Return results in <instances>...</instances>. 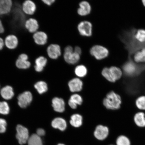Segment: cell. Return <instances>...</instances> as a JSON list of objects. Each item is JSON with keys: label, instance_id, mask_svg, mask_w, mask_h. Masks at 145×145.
I'll return each instance as SVG.
<instances>
[{"label": "cell", "instance_id": "1", "mask_svg": "<svg viewBox=\"0 0 145 145\" xmlns=\"http://www.w3.org/2000/svg\"><path fill=\"white\" fill-rule=\"evenodd\" d=\"M122 100L120 96L113 91L109 92L103 101V104L105 107L110 110L119 109Z\"/></svg>", "mask_w": 145, "mask_h": 145}, {"label": "cell", "instance_id": "2", "mask_svg": "<svg viewBox=\"0 0 145 145\" xmlns=\"http://www.w3.org/2000/svg\"><path fill=\"white\" fill-rule=\"evenodd\" d=\"M101 74L107 80L110 82L115 83L121 79L123 72L120 68L116 66H112L103 69Z\"/></svg>", "mask_w": 145, "mask_h": 145}, {"label": "cell", "instance_id": "3", "mask_svg": "<svg viewBox=\"0 0 145 145\" xmlns=\"http://www.w3.org/2000/svg\"><path fill=\"white\" fill-rule=\"evenodd\" d=\"M90 53L96 59L100 60L108 57L109 51L105 47L97 45H94L91 48Z\"/></svg>", "mask_w": 145, "mask_h": 145}, {"label": "cell", "instance_id": "4", "mask_svg": "<svg viewBox=\"0 0 145 145\" xmlns=\"http://www.w3.org/2000/svg\"><path fill=\"white\" fill-rule=\"evenodd\" d=\"M16 130L17 131L16 138L20 144L22 145L26 144L29 137L28 129L21 125H18Z\"/></svg>", "mask_w": 145, "mask_h": 145}, {"label": "cell", "instance_id": "5", "mask_svg": "<svg viewBox=\"0 0 145 145\" xmlns=\"http://www.w3.org/2000/svg\"><path fill=\"white\" fill-rule=\"evenodd\" d=\"M78 30L81 35L90 37L92 35V24L88 21L81 22L78 25Z\"/></svg>", "mask_w": 145, "mask_h": 145}, {"label": "cell", "instance_id": "6", "mask_svg": "<svg viewBox=\"0 0 145 145\" xmlns=\"http://www.w3.org/2000/svg\"><path fill=\"white\" fill-rule=\"evenodd\" d=\"M22 9L24 13L30 17L35 13L37 7L33 0H24L22 5Z\"/></svg>", "mask_w": 145, "mask_h": 145}, {"label": "cell", "instance_id": "7", "mask_svg": "<svg viewBox=\"0 0 145 145\" xmlns=\"http://www.w3.org/2000/svg\"><path fill=\"white\" fill-rule=\"evenodd\" d=\"M18 104L21 108H26L31 102L32 94L29 91H26L20 94L18 97Z\"/></svg>", "mask_w": 145, "mask_h": 145}, {"label": "cell", "instance_id": "8", "mask_svg": "<svg viewBox=\"0 0 145 145\" xmlns=\"http://www.w3.org/2000/svg\"><path fill=\"white\" fill-rule=\"evenodd\" d=\"M33 38L35 44L40 46H43L48 42V35L46 33L42 31H38L34 33L33 35Z\"/></svg>", "mask_w": 145, "mask_h": 145}, {"label": "cell", "instance_id": "9", "mask_svg": "<svg viewBox=\"0 0 145 145\" xmlns=\"http://www.w3.org/2000/svg\"><path fill=\"white\" fill-rule=\"evenodd\" d=\"M46 52L50 58L53 59H57L61 55V48L59 45L51 44L47 48Z\"/></svg>", "mask_w": 145, "mask_h": 145}, {"label": "cell", "instance_id": "10", "mask_svg": "<svg viewBox=\"0 0 145 145\" xmlns=\"http://www.w3.org/2000/svg\"><path fill=\"white\" fill-rule=\"evenodd\" d=\"M25 29L30 33L33 34L39 30V25L37 20L30 18L26 20L24 25Z\"/></svg>", "mask_w": 145, "mask_h": 145}, {"label": "cell", "instance_id": "11", "mask_svg": "<svg viewBox=\"0 0 145 145\" xmlns=\"http://www.w3.org/2000/svg\"><path fill=\"white\" fill-rule=\"evenodd\" d=\"M108 128L107 127L102 125H99L96 127L94 135L98 140H104L108 137L109 134Z\"/></svg>", "mask_w": 145, "mask_h": 145}, {"label": "cell", "instance_id": "12", "mask_svg": "<svg viewBox=\"0 0 145 145\" xmlns=\"http://www.w3.org/2000/svg\"><path fill=\"white\" fill-rule=\"evenodd\" d=\"M5 46L10 50H14L17 48L19 44L18 38L15 35L10 34L4 39Z\"/></svg>", "mask_w": 145, "mask_h": 145}, {"label": "cell", "instance_id": "13", "mask_svg": "<svg viewBox=\"0 0 145 145\" xmlns=\"http://www.w3.org/2000/svg\"><path fill=\"white\" fill-rule=\"evenodd\" d=\"M12 5V0H0V17L10 13Z\"/></svg>", "mask_w": 145, "mask_h": 145}, {"label": "cell", "instance_id": "14", "mask_svg": "<svg viewBox=\"0 0 145 145\" xmlns=\"http://www.w3.org/2000/svg\"><path fill=\"white\" fill-rule=\"evenodd\" d=\"M63 58L67 63L70 64H75L79 61L80 55L75 53L74 51L70 52H64Z\"/></svg>", "mask_w": 145, "mask_h": 145}, {"label": "cell", "instance_id": "15", "mask_svg": "<svg viewBox=\"0 0 145 145\" xmlns=\"http://www.w3.org/2000/svg\"><path fill=\"white\" fill-rule=\"evenodd\" d=\"M48 59L44 56H40L37 57L35 61L34 67V70L37 72H42L48 63Z\"/></svg>", "mask_w": 145, "mask_h": 145}, {"label": "cell", "instance_id": "16", "mask_svg": "<svg viewBox=\"0 0 145 145\" xmlns=\"http://www.w3.org/2000/svg\"><path fill=\"white\" fill-rule=\"evenodd\" d=\"M79 7L78 9V14L82 16H86L91 12V8L89 3L86 1H83L80 3Z\"/></svg>", "mask_w": 145, "mask_h": 145}, {"label": "cell", "instance_id": "17", "mask_svg": "<svg viewBox=\"0 0 145 145\" xmlns=\"http://www.w3.org/2000/svg\"><path fill=\"white\" fill-rule=\"evenodd\" d=\"M68 86L71 92H79L82 89L83 82L80 79L75 78L69 82Z\"/></svg>", "mask_w": 145, "mask_h": 145}, {"label": "cell", "instance_id": "18", "mask_svg": "<svg viewBox=\"0 0 145 145\" xmlns=\"http://www.w3.org/2000/svg\"><path fill=\"white\" fill-rule=\"evenodd\" d=\"M52 106L55 111L62 113L65 110V103L63 100L58 97H54L52 100Z\"/></svg>", "mask_w": 145, "mask_h": 145}, {"label": "cell", "instance_id": "19", "mask_svg": "<svg viewBox=\"0 0 145 145\" xmlns=\"http://www.w3.org/2000/svg\"><path fill=\"white\" fill-rule=\"evenodd\" d=\"M52 125L53 128L58 129L61 131H64L67 127V123L64 119L61 118H57L52 121Z\"/></svg>", "mask_w": 145, "mask_h": 145}, {"label": "cell", "instance_id": "20", "mask_svg": "<svg viewBox=\"0 0 145 145\" xmlns=\"http://www.w3.org/2000/svg\"><path fill=\"white\" fill-rule=\"evenodd\" d=\"M83 100L81 96L78 94L72 95L68 101V104L72 109L77 108V105H80L82 103Z\"/></svg>", "mask_w": 145, "mask_h": 145}, {"label": "cell", "instance_id": "21", "mask_svg": "<svg viewBox=\"0 0 145 145\" xmlns=\"http://www.w3.org/2000/svg\"><path fill=\"white\" fill-rule=\"evenodd\" d=\"M134 120L138 127L140 128L145 127V115L144 112H139L135 114Z\"/></svg>", "mask_w": 145, "mask_h": 145}, {"label": "cell", "instance_id": "22", "mask_svg": "<svg viewBox=\"0 0 145 145\" xmlns=\"http://www.w3.org/2000/svg\"><path fill=\"white\" fill-rule=\"evenodd\" d=\"M137 69L135 65L131 63H126L123 67L125 74L128 76H132L135 75L137 73Z\"/></svg>", "mask_w": 145, "mask_h": 145}, {"label": "cell", "instance_id": "23", "mask_svg": "<svg viewBox=\"0 0 145 145\" xmlns=\"http://www.w3.org/2000/svg\"><path fill=\"white\" fill-rule=\"evenodd\" d=\"M1 93L2 97L7 100L11 99L14 95L12 88L9 86H5L2 89Z\"/></svg>", "mask_w": 145, "mask_h": 145}, {"label": "cell", "instance_id": "24", "mask_svg": "<svg viewBox=\"0 0 145 145\" xmlns=\"http://www.w3.org/2000/svg\"><path fill=\"white\" fill-rule=\"evenodd\" d=\"M133 58L134 61L136 63H145V48L136 52Z\"/></svg>", "mask_w": 145, "mask_h": 145}, {"label": "cell", "instance_id": "25", "mask_svg": "<svg viewBox=\"0 0 145 145\" xmlns=\"http://www.w3.org/2000/svg\"><path fill=\"white\" fill-rule=\"evenodd\" d=\"M31 63L30 61L18 59L16 61V66L20 70L28 69L31 66Z\"/></svg>", "mask_w": 145, "mask_h": 145}, {"label": "cell", "instance_id": "26", "mask_svg": "<svg viewBox=\"0 0 145 145\" xmlns=\"http://www.w3.org/2000/svg\"><path fill=\"white\" fill-rule=\"evenodd\" d=\"M70 123L72 126L75 127H79L82 124V117L78 114H74L71 118Z\"/></svg>", "mask_w": 145, "mask_h": 145}, {"label": "cell", "instance_id": "27", "mask_svg": "<svg viewBox=\"0 0 145 145\" xmlns=\"http://www.w3.org/2000/svg\"><path fill=\"white\" fill-rule=\"evenodd\" d=\"M27 142L28 145H43L40 137L36 134H33L31 136Z\"/></svg>", "mask_w": 145, "mask_h": 145}, {"label": "cell", "instance_id": "28", "mask_svg": "<svg viewBox=\"0 0 145 145\" xmlns=\"http://www.w3.org/2000/svg\"><path fill=\"white\" fill-rule=\"evenodd\" d=\"M35 88L39 94H41L46 92L48 89L46 83L44 81H40L36 83Z\"/></svg>", "mask_w": 145, "mask_h": 145}, {"label": "cell", "instance_id": "29", "mask_svg": "<svg viewBox=\"0 0 145 145\" xmlns=\"http://www.w3.org/2000/svg\"><path fill=\"white\" fill-rule=\"evenodd\" d=\"M88 70L84 65H80L76 67L75 72L76 75L79 77H83L86 75Z\"/></svg>", "mask_w": 145, "mask_h": 145}, {"label": "cell", "instance_id": "30", "mask_svg": "<svg viewBox=\"0 0 145 145\" xmlns=\"http://www.w3.org/2000/svg\"><path fill=\"white\" fill-rule=\"evenodd\" d=\"M135 39L140 43L145 42V30L140 29L137 30L134 35Z\"/></svg>", "mask_w": 145, "mask_h": 145}, {"label": "cell", "instance_id": "31", "mask_svg": "<svg viewBox=\"0 0 145 145\" xmlns=\"http://www.w3.org/2000/svg\"><path fill=\"white\" fill-rule=\"evenodd\" d=\"M116 145H131V142L129 138L125 136H119L116 140Z\"/></svg>", "mask_w": 145, "mask_h": 145}, {"label": "cell", "instance_id": "32", "mask_svg": "<svg viewBox=\"0 0 145 145\" xmlns=\"http://www.w3.org/2000/svg\"><path fill=\"white\" fill-rule=\"evenodd\" d=\"M136 106L142 111L145 110V96H142L138 98L135 101Z\"/></svg>", "mask_w": 145, "mask_h": 145}, {"label": "cell", "instance_id": "33", "mask_svg": "<svg viewBox=\"0 0 145 145\" xmlns=\"http://www.w3.org/2000/svg\"><path fill=\"white\" fill-rule=\"evenodd\" d=\"M10 111V108L7 103L5 101L0 102V114L3 115L8 114Z\"/></svg>", "mask_w": 145, "mask_h": 145}, {"label": "cell", "instance_id": "34", "mask_svg": "<svg viewBox=\"0 0 145 145\" xmlns=\"http://www.w3.org/2000/svg\"><path fill=\"white\" fill-rule=\"evenodd\" d=\"M7 125L5 120L0 119V133H4L6 131Z\"/></svg>", "mask_w": 145, "mask_h": 145}, {"label": "cell", "instance_id": "35", "mask_svg": "<svg viewBox=\"0 0 145 145\" xmlns=\"http://www.w3.org/2000/svg\"><path fill=\"white\" fill-rule=\"evenodd\" d=\"M43 4L50 6L55 1V0H41Z\"/></svg>", "mask_w": 145, "mask_h": 145}, {"label": "cell", "instance_id": "36", "mask_svg": "<svg viewBox=\"0 0 145 145\" xmlns=\"http://www.w3.org/2000/svg\"><path fill=\"white\" fill-rule=\"evenodd\" d=\"M36 135L39 136V137L44 136L45 135V132L44 130L43 129L39 128L36 131Z\"/></svg>", "mask_w": 145, "mask_h": 145}, {"label": "cell", "instance_id": "37", "mask_svg": "<svg viewBox=\"0 0 145 145\" xmlns=\"http://www.w3.org/2000/svg\"><path fill=\"white\" fill-rule=\"evenodd\" d=\"M18 59L24 60L28 61L29 57L27 54H22L18 57Z\"/></svg>", "mask_w": 145, "mask_h": 145}, {"label": "cell", "instance_id": "38", "mask_svg": "<svg viewBox=\"0 0 145 145\" xmlns=\"http://www.w3.org/2000/svg\"><path fill=\"white\" fill-rule=\"evenodd\" d=\"M74 51L75 53L79 54L80 55H81L82 53V50L81 48L78 46L75 47V48L74 49Z\"/></svg>", "mask_w": 145, "mask_h": 145}, {"label": "cell", "instance_id": "39", "mask_svg": "<svg viewBox=\"0 0 145 145\" xmlns=\"http://www.w3.org/2000/svg\"><path fill=\"white\" fill-rule=\"evenodd\" d=\"M5 46L4 39L0 37V51L2 50Z\"/></svg>", "mask_w": 145, "mask_h": 145}, {"label": "cell", "instance_id": "40", "mask_svg": "<svg viewBox=\"0 0 145 145\" xmlns=\"http://www.w3.org/2000/svg\"><path fill=\"white\" fill-rule=\"evenodd\" d=\"M5 32V29L2 21L0 19V34H3Z\"/></svg>", "mask_w": 145, "mask_h": 145}, {"label": "cell", "instance_id": "41", "mask_svg": "<svg viewBox=\"0 0 145 145\" xmlns=\"http://www.w3.org/2000/svg\"><path fill=\"white\" fill-rule=\"evenodd\" d=\"M74 51V48L71 46H68L65 48L64 52H70Z\"/></svg>", "mask_w": 145, "mask_h": 145}, {"label": "cell", "instance_id": "42", "mask_svg": "<svg viewBox=\"0 0 145 145\" xmlns=\"http://www.w3.org/2000/svg\"><path fill=\"white\" fill-rule=\"evenodd\" d=\"M142 2L143 5H144V6L145 7V0H143V1H142Z\"/></svg>", "mask_w": 145, "mask_h": 145}, {"label": "cell", "instance_id": "43", "mask_svg": "<svg viewBox=\"0 0 145 145\" xmlns=\"http://www.w3.org/2000/svg\"><path fill=\"white\" fill-rule=\"evenodd\" d=\"M57 145H65L62 144H58Z\"/></svg>", "mask_w": 145, "mask_h": 145}, {"label": "cell", "instance_id": "44", "mask_svg": "<svg viewBox=\"0 0 145 145\" xmlns=\"http://www.w3.org/2000/svg\"><path fill=\"white\" fill-rule=\"evenodd\" d=\"M114 145L111 144V145Z\"/></svg>", "mask_w": 145, "mask_h": 145}]
</instances>
